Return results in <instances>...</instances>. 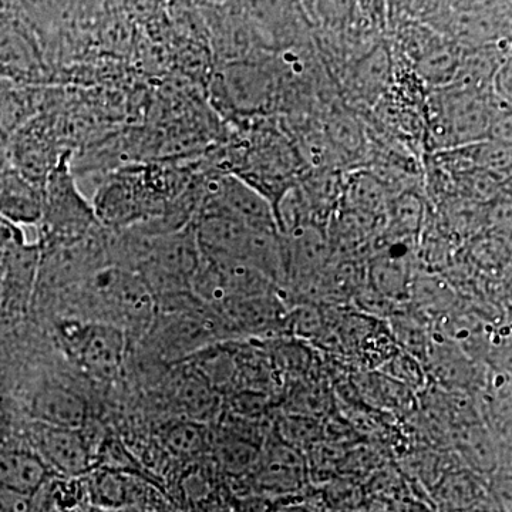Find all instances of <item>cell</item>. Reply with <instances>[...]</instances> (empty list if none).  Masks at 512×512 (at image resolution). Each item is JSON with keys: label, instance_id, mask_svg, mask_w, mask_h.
Listing matches in <instances>:
<instances>
[{"label": "cell", "instance_id": "cell-14", "mask_svg": "<svg viewBox=\"0 0 512 512\" xmlns=\"http://www.w3.org/2000/svg\"><path fill=\"white\" fill-rule=\"evenodd\" d=\"M481 490L476 480L468 476H450L439 485V497L448 508L467 510L480 501Z\"/></svg>", "mask_w": 512, "mask_h": 512}, {"label": "cell", "instance_id": "cell-17", "mask_svg": "<svg viewBox=\"0 0 512 512\" xmlns=\"http://www.w3.org/2000/svg\"><path fill=\"white\" fill-rule=\"evenodd\" d=\"M350 202L356 208V212L365 215H373L383 208L384 195L380 184L370 177H359L350 184Z\"/></svg>", "mask_w": 512, "mask_h": 512}, {"label": "cell", "instance_id": "cell-4", "mask_svg": "<svg viewBox=\"0 0 512 512\" xmlns=\"http://www.w3.org/2000/svg\"><path fill=\"white\" fill-rule=\"evenodd\" d=\"M72 336L80 348L83 365L100 379H110L119 372L126 350V335L110 323H89L76 326L72 323Z\"/></svg>", "mask_w": 512, "mask_h": 512}, {"label": "cell", "instance_id": "cell-15", "mask_svg": "<svg viewBox=\"0 0 512 512\" xmlns=\"http://www.w3.org/2000/svg\"><path fill=\"white\" fill-rule=\"evenodd\" d=\"M460 448L464 456L477 470L491 471L494 468L493 441L484 430L470 427L466 434H460Z\"/></svg>", "mask_w": 512, "mask_h": 512}, {"label": "cell", "instance_id": "cell-18", "mask_svg": "<svg viewBox=\"0 0 512 512\" xmlns=\"http://www.w3.org/2000/svg\"><path fill=\"white\" fill-rule=\"evenodd\" d=\"M32 497L0 487V512H32Z\"/></svg>", "mask_w": 512, "mask_h": 512}, {"label": "cell", "instance_id": "cell-9", "mask_svg": "<svg viewBox=\"0 0 512 512\" xmlns=\"http://www.w3.org/2000/svg\"><path fill=\"white\" fill-rule=\"evenodd\" d=\"M450 107L444 128L458 141L474 140L477 134L483 133L490 126L485 107L473 97L460 96Z\"/></svg>", "mask_w": 512, "mask_h": 512}, {"label": "cell", "instance_id": "cell-13", "mask_svg": "<svg viewBox=\"0 0 512 512\" xmlns=\"http://www.w3.org/2000/svg\"><path fill=\"white\" fill-rule=\"evenodd\" d=\"M165 444L181 457L197 456L207 444L204 427L195 421L173 424L164 437Z\"/></svg>", "mask_w": 512, "mask_h": 512}, {"label": "cell", "instance_id": "cell-19", "mask_svg": "<svg viewBox=\"0 0 512 512\" xmlns=\"http://www.w3.org/2000/svg\"><path fill=\"white\" fill-rule=\"evenodd\" d=\"M113 512H144L143 510H140V507L138 505H128V507L120 508V510H116Z\"/></svg>", "mask_w": 512, "mask_h": 512}, {"label": "cell", "instance_id": "cell-12", "mask_svg": "<svg viewBox=\"0 0 512 512\" xmlns=\"http://www.w3.org/2000/svg\"><path fill=\"white\" fill-rule=\"evenodd\" d=\"M180 399L185 412L190 414L191 421L195 423L212 419L220 407V400L211 384L201 379L187 380L181 387Z\"/></svg>", "mask_w": 512, "mask_h": 512}, {"label": "cell", "instance_id": "cell-8", "mask_svg": "<svg viewBox=\"0 0 512 512\" xmlns=\"http://www.w3.org/2000/svg\"><path fill=\"white\" fill-rule=\"evenodd\" d=\"M46 476V466L35 454L0 451V487L35 497L45 484Z\"/></svg>", "mask_w": 512, "mask_h": 512}, {"label": "cell", "instance_id": "cell-2", "mask_svg": "<svg viewBox=\"0 0 512 512\" xmlns=\"http://www.w3.org/2000/svg\"><path fill=\"white\" fill-rule=\"evenodd\" d=\"M197 215H221L248 227L278 231L272 202L238 175H218L208 181L201 190Z\"/></svg>", "mask_w": 512, "mask_h": 512}, {"label": "cell", "instance_id": "cell-1", "mask_svg": "<svg viewBox=\"0 0 512 512\" xmlns=\"http://www.w3.org/2000/svg\"><path fill=\"white\" fill-rule=\"evenodd\" d=\"M70 154L60 157L46 178L42 197V241H70L103 228L92 202L84 200L70 165Z\"/></svg>", "mask_w": 512, "mask_h": 512}, {"label": "cell", "instance_id": "cell-3", "mask_svg": "<svg viewBox=\"0 0 512 512\" xmlns=\"http://www.w3.org/2000/svg\"><path fill=\"white\" fill-rule=\"evenodd\" d=\"M92 291L104 306L131 325H147L156 316V298L140 275L106 268L92 279Z\"/></svg>", "mask_w": 512, "mask_h": 512}, {"label": "cell", "instance_id": "cell-7", "mask_svg": "<svg viewBox=\"0 0 512 512\" xmlns=\"http://www.w3.org/2000/svg\"><path fill=\"white\" fill-rule=\"evenodd\" d=\"M36 419L59 429L82 430L87 420V407L76 393L64 387H46L36 396Z\"/></svg>", "mask_w": 512, "mask_h": 512}, {"label": "cell", "instance_id": "cell-5", "mask_svg": "<svg viewBox=\"0 0 512 512\" xmlns=\"http://www.w3.org/2000/svg\"><path fill=\"white\" fill-rule=\"evenodd\" d=\"M37 448L50 466L66 476H79L90 467L89 447L82 430L59 429L39 423L35 430Z\"/></svg>", "mask_w": 512, "mask_h": 512}, {"label": "cell", "instance_id": "cell-20", "mask_svg": "<svg viewBox=\"0 0 512 512\" xmlns=\"http://www.w3.org/2000/svg\"><path fill=\"white\" fill-rule=\"evenodd\" d=\"M94 512H103V510H100V508H99V510H96V511H94Z\"/></svg>", "mask_w": 512, "mask_h": 512}, {"label": "cell", "instance_id": "cell-11", "mask_svg": "<svg viewBox=\"0 0 512 512\" xmlns=\"http://www.w3.org/2000/svg\"><path fill=\"white\" fill-rule=\"evenodd\" d=\"M215 454L229 473H244L251 470L258 466L261 458V453L255 444L235 434H227L218 439L215 443Z\"/></svg>", "mask_w": 512, "mask_h": 512}, {"label": "cell", "instance_id": "cell-10", "mask_svg": "<svg viewBox=\"0 0 512 512\" xmlns=\"http://www.w3.org/2000/svg\"><path fill=\"white\" fill-rule=\"evenodd\" d=\"M92 497L100 510L116 511L128 505H138L136 485L117 474L104 473L93 480Z\"/></svg>", "mask_w": 512, "mask_h": 512}, {"label": "cell", "instance_id": "cell-6", "mask_svg": "<svg viewBox=\"0 0 512 512\" xmlns=\"http://www.w3.org/2000/svg\"><path fill=\"white\" fill-rule=\"evenodd\" d=\"M256 483L268 493H292L305 483L306 467L295 448L284 440L266 447L259 458Z\"/></svg>", "mask_w": 512, "mask_h": 512}, {"label": "cell", "instance_id": "cell-16", "mask_svg": "<svg viewBox=\"0 0 512 512\" xmlns=\"http://www.w3.org/2000/svg\"><path fill=\"white\" fill-rule=\"evenodd\" d=\"M373 282L380 295L397 298L406 289V271L397 259L387 258L373 268Z\"/></svg>", "mask_w": 512, "mask_h": 512}]
</instances>
